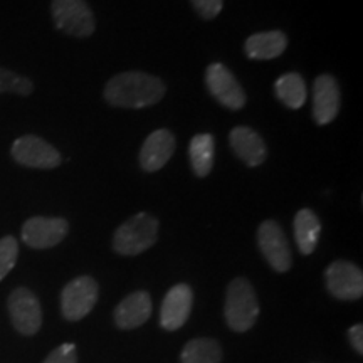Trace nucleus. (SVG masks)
<instances>
[{
  "mask_svg": "<svg viewBox=\"0 0 363 363\" xmlns=\"http://www.w3.org/2000/svg\"><path fill=\"white\" fill-rule=\"evenodd\" d=\"M167 86L157 76L142 71L120 72L104 88V99L116 108H147L165 96Z\"/></svg>",
  "mask_w": 363,
  "mask_h": 363,
  "instance_id": "1",
  "label": "nucleus"
},
{
  "mask_svg": "<svg viewBox=\"0 0 363 363\" xmlns=\"http://www.w3.org/2000/svg\"><path fill=\"white\" fill-rule=\"evenodd\" d=\"M224 315L230 330L242 331L251 330L259 316V303L256 291L246 278H235L230 281L225 294Z\"/></svg>",
  "mask_w": 363,
  "mask_h": 363,
  "instance_id": "2",
  "label": "nucleus"
},
{
  "mask_svg": "<svg viewBox=\"0 0 363 363\" xmlns=\"http://www.w3.org/2000/svg\"><path fill=\"white\" fill-rule=\"evenodd\" d=\"M158 220L147 212H140L116 229L113 249L121 256H136L157 242Z\"/></svg>",
  "mask_w": 363,
  "mask_h": 363,
  "instance_id": "3",
  "label": "nucleus"
},
{
  "mask_svg": "<svg viewBox=\"0 0 363 363\" xmlns=\"http://www.w3.org/2000/svg\"><path fill=\"white\" fill-rule=\"evenodd\" d=\"M51 13L56 29L72 38H89L96 29L94 13L86 0H52Z\"/></svg>",
  "mask_w": 363,
  "mask_h": 363,
  "instance_id": "4",
  "label": "nucleus"
},
{
  "mask_svg": "<svg viewBox=\"0 0 363 363\" xmlns=\"http://www.w3.org/2000/svg\"><path fill=\"white\" fill-rule=\"evenodd\" d=\"M98 283L89 276L69 281L61 293V310L66 320L79 321L89 315L98 301Z\"/></svg>",
  "mask_w": 363,
  "mask_h": 363,
  "instance_id": "5",
  "label": "nucleus"
},
{
  "mask_svg": "<svg viewBox=\"0 0 363 363\" xmlns=\"http://www.w3.org/2000/svg\"><path fill=\"white\" fill-rule=\"evenodd\" d=\"M12 158L19 165L29 167V169L51 170L61 165V153L48 143L45 140L35 135H26L17 138L12 145Z\"/></svg>",
  "mask_w": 363,
  "mask_h": 363,
  "instance_id": "6",
  "label": "nucleus"
},
{
  "mask_svg": "<svg viewBox=\"0 0 363 363\" xmlns=\"http://www.w3.org/2000/svg\"><path fill=\"white\" fill-rule=\"evenodd\" d=\"M13 328L22 335H35L43 325V310L35 294L27 288L13 289L7 301Z\"/></svg>",
  "mask_w": 363,
  "mask_h": 363,
  "instance_id": "7",
  "label": "nucleus"
},
{
  "mask_svg": "<svg viewBox=\"0 0 363 363\" xmlns=\"http://www.w3.org/2000/svg\"><path fill=\"white\" fill-rule=\"evenodd\" d=\"M206 83L217 103L229 108V110H240L247 101L242 86L239 84L233 72L220 62H214L207 67Z\"/></svg>",
  "mask_w": 363,
  "mask_h": 363,
  "instance_id": "8",
  "label": "nucleus"
},
{
  "mask_svg": "<svg viewBox=\"0 0 363 363\" xmlns=\"http://www.w3.org/2000/svg\"><path fill=\"white\" fill-rule=\"evenodd\" d=\"M257 244L262 256L269 262V266L278 272H286L291 267V251H289L288 239L274 220H264L257 229Z\"/></svg>",
  "mask_w": 363,
  "mask_h": 363,
  "instance_id": "9",
  "label": "nucleus"
},
{
  "mask_svg": "<svg viewBox=\"0 0 363 363\" xmlns=\"http://www.w3.org/2000/svg\"><path fill=\"white\" fill-rule=\"evenodd\" d=\"M326 288L335 298L355 301L363 296V274L360 267L347 261H337L325 272Z\"/></svg>",
  "mask_w": 363,
  "mask_h": 363,
  "instance_id": "10",
  "label": "nucleus"
},
{
  "mask_svg": "<svg viewBox=\"0 0 363 363\" xmlns=\"http://www.w3.org/2000/svg\"><path fill=\"white\" fill-rule=\"evenodd\" d=\"M69 224L61 217H30L22 225V240L33 249L57 246L67 235Z\"/></svg>",
  "mask_w": 363,
  "mask_h": 363,
  "instance_id": "11",
  "label": "nucleus"
},
{
  "mask_svg": "<svg viewBox=\"0 0 363 363\" xmlns=\"http://www.w3.org/2000/svg\"><path fill=\"white\" fill-rule=\"evenodd\" d=\"M342 94L337 79L321 74L313 84V118L318 125H330L338 116Z\"/></svg>",
  "mask_w": 363,
  "mask_h": 363,
  "instance_id": "12",
  "label": "nucleus"
},
{
  "mask_svg": "<svg viewBox=\"0 0 363 363\" xmlns=\"http://www.w3.org/2000/svg\"><path fill=\"white\" fill-rule=\"evenodd\" d=\"M194 293L189 284H177L165 294L160 310V323L165 330H179L192 311Z\"/></svg>",
  "mask_w": 363,
  "mask_h": 363,
  "instance_id": "13",
  "label": "nucleus"
},
{
  "mask_svg": "<svg viewBox=\"0 0 363 363\" xmlns=\"http://www.w3.org/2000/svg\"><path fill=\"white\" fill-rule=\"evenodd\" d=\"M175 152V136L169 130H155L140 150V167L145 172L163 169Z\"/></svg>",
  "mask_w": 363,
  "mask_h": 363,
  "instance_id": "14",
  "label": "nucleus"
},
{
  "mask_svg": "<svg viewBox=\"0 0 363 363\" xmlns=\"http://www.w3.org/2000/svg\"><path fill=\"white\" fill-rule=\"evenodd\" d=\"M230 148L240 160L247 167H257L264 163L267 157V150L264 140L261 138L257 131L247 126H235L229 135Z\"/></svg>",
  "mask_w": 363,
  "mask_h": 363,
  "instance_id": "15",
  "label": "nucleus"
},
{
  "mask_svg": "<svg viewBox=\"0 0 363 363\" xmlns=\"http://www.w3.org/2000/svg\"><path fill=\"white\" fill-rule=\"evenodd\" d=\"M152 315V298L147 291H135L126 296L115 310V321L120 328L131 330L147 323Z\"/></svg>",
  "mask_w": 363,
  "mask_h": 363,
  "instance_id": "16",
  "label": "nucleus"
},
{
  "mask_svg": "<svg viewBox=\"0 0 363 363\" xmlns=\"http://www.w3.org/2000/svg\"><path fill=\"white\" fill-rule=\"evenodd\" d=\"M286 48H288V38L281 30L252 34L244 44L246 56L254 61H269V59L279 57Z\"/></svg>",
  "mask_w": 363,
  "mask_h": 363,
  "instance_id": "17",
  "label": "nucleus"
},
{
  "mask_svg": "<svg viewBox=\"0 0 363 363\" xmlns=\"http://www.w3.org/2000/svg\"><path fill=\"white\" fill-rule=\"evenodd\" d=\"M321 224L311 208H301L294 217V239L299 252L310 256L318 246Z\"/></svg>",
  "mask_w": 363,
  "mask_h": 363,
  "instance_id": "18",
  "label": "nucleus"
},
{
  "mask_svg": "<svg viewBox=\"0 0 363 363\" xmlns=\"http://www.w3.org/2000/svg\"><path fill=\"white\" fill-rule=\"evenodd\" d=\"M189 157L197 177H207L214 167V136L211 133L195 135L190 140Z\"/></svg>",
  "mask_w": 363,
  "mask_h": 363,
  "instance_id": "19",
  "label": "nucleus"
},
{
  "mask_svg": "<svg viewBox=\"0 0 363 363\" xmlns=\"http://www.w3.org/2000/svg\"><path fill=\"white\" fill-rule=\"evenodd\" d=\"M274 91L276 96L293 110H298L306 103V84L298 72H288V74L281 76L274 83Z\"/></svg>",
  "mask_w": 363,
  "mask_h": 363,
  "instance_id": "20",
  "label": "nucleus"
},
{
  "mask_svg": "<svg viewBox=\"0 0 363 363\" xmlns=\"http://www.w3.org/2000/svg\"><path fill=\"white\" fill-rule=\"evenodd\" d=\"M182 363H220L222 348L212 338H197L185 345L180 355Z\"/></svg>",
  "mask_w": 363,
  "mask_h": 363,
  "instance_id": "21",
  "label": "nucleus"
},
{
  "mask_svg": "<svg viewBox=\"0 0 363 363\" xmlns=\"http://www.w3.org/2000/svg\"><path fill=\"white\" fill-rule=\"evenodd\" d=\"M33 91L34 84L29 78L0 67V94L13 93L19 94V96H29V94H33Z\"/></svg>",
  "mask_w": 363,
  "mask_h": 363,
  "instance_id": "22",
  "label": "nucleus"
},
{
  "mask_svg": "<svg viewBox=\"0 0 363 363\" xmlns=\"http://www.w3.org/2000/svg\"><path fill=\"white\" fill-rule=\"evenodd\" d=\"M19 257V244L12 235L0 239V281L13 269Z\"/></svg>",
  "mask_w": 363,
  "mask_h": 363,
  "instance_id": "23",
  "label": "nucleus"
},
{
  "mask_svg": "<svg viewBox=\"0 0 363 363\" xmlns=\"http://www.w3.org/2000/svg\"><path fill=\"white\" fill-rule=\"evenodd\" d=\"M190 2H192L195 12L206 21L216 19L224 7V0H190Z\"/></svg>",
  "mask_w": 363,
  "mask_h": 363,
  "instance_id": "24",
  "label": "nucleus"
},
{
  "mask_svg": "<svg viewBox=\"0 0 363 363\" xmlns=\"http://www.w3.org/2000/svg\"><path fill=\"white\" fill-rule=\"evenodd\" d=\"M44 363H78L76 347L72 343H65L57 347L51 355L45 358Z\"/></svg>",
  "mask_w": 363,
  "mask_h": 363,
  "instance_id": "25",
  "label": "nucleus"
},
{
  "mask_svg": "<svg viewBox=\"0 0 363 363\" xmlns=\"http://www.w3.org/2000/svg\"><path fill=\"white\" fill-rule=\"evenodd\" d=\"M348 338H350L352 347L362 355L363 353V326L362 325L352 326L350 331H348Z\"/></svg>",
  "mask_w": 363,
  "mask_h": 363,
  "instance_id": "26",
  "label": "nucleus"
}]
</instances>
